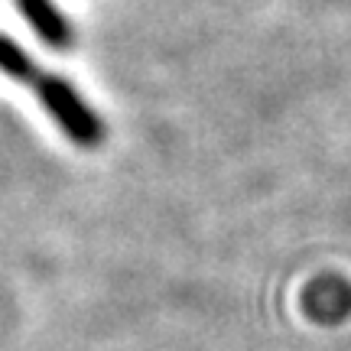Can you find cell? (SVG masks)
<instances>
[{"instance_id":"obj_2","label":"cell","mask_w":351,"mask_h":351,"mask_svg":"<svg viewBox=\"0 0 351 351\" xmlns=\"http://www.w3.org/2000/svg\"><path fill=\"white\" fill-rule=\"evenodd\" d=\"M16 7L29 20V26L39 33L43 43H49L56 49H65L72 43V26H69V20L52 7L49 0H16Z\"/></svg>"},{"instance_id":"obj_1","label":"cell","mask_w":351,"mask_h":351,"mask_svg":"<svg viewBox=\"0 0 351 351\" xmlns=\"http://www.w3.org/2000/svg\"><path fill=\"white\" fill-rule=\"evenodd\" d=\"M29 85L36 88L43 108L49 111V117L62 127V134L75 147H101L104 143V121L88 108V101L78 95L75 88L69 85L62 75L52 72H39Z\"/></svg>"},{"instance_id":"obj_3","label":"cell","mask_w":351,"mask_h":351,"mask_svg":"<svg viewBox=\"0 0 351 351\" xmlns=\"http://www.w3.org/2000/svg\"><path fill=\"white\" fill-rule=\"evenodd\" d=\"M306 306L313 319H328L335 322L345 315V309L351 306V289L341 280H326V283H313V289L306 293Z\"/></svg>"},{"instance_id":"obj_4","label":"cell","mask_w":351,"mask_h":351,"mask_svg":"<svg viewBox=\"0 0 351 351\" xmlns=\"http://www.w3.org/2000/svg\"><path fill=\"white\" fill-rule=\"evenodd\" d=\"M0 72L10 75L13 82H26V85L39 75V69L33 65V59L7 36H0Z\"/></svg>"}]
</instances>
